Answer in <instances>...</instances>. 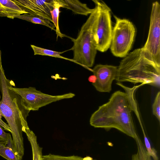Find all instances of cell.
I'll list each match as a JSON object with an SVG mask.
<instances>
[{
  "label": "cell",
  "mask_w": 160,
  "mask_h": 160,
  "mask_svg": "<svg viewBox=\"0 0 160 160\" xmlns=\"http://www.w3.org/2000/svg\"><path fill=\"white\" fill-rule=\"evenodd\" d=\"M12 86H15L14 83L11 80L9 88L20 96L22 105L30 111L38 110L40 108L52 102L75 96L74 93L71 92L53 96L43 93L33 87L19 88L13 87Z\"/></svg>",
  "instance_id": "obj_7"
},
{
  "label": "cell",
  "mask_w": 160,
  "mask_h": 160,
  "mask_svg": "<svg viewBox=\"0 0 160 160\" xmlns=\"http://www.w3.org/2000/svg\"><path fill=\"white\" fill-rule=\"evenodd\" d=\"M115 23L112 28L110 48L115 56L124 58L129 53L133 43L136 30L132 22L114 15Z\"/></svg>",
  "instance_id": "obj_6"
},
{
  "label": "cell",
  "mask_w": 160,
  "mask_h": 160,
  "mask_svg": "<svg viewBox=\"0 0 160 160\" xmlns=\"http://www.w3.org/2000/svg\"><path fill=\"white\" fill-rule=\"evenodd\" d=\"M12 142V138L10 133L4 131L3 128L0 125V142Z\"/></svg>",
  "instance_id": "obj_22"
},
{
  "label": "cell",
  "mask_w": 160,
  "mask_h": 160,
  "mask_svg": "<svg viewBox=\"0 0 160 160\" xmlns=\"http://www.w3.org/2000/svg\"><path fill=\"white\" fill-rule=\"evenodd\" d=\"M0 125L2 127L4 130L11 132V130L8 124L4 122L1 119H0Z\"/></svg>",
  "instance_id": "obj_23"
},
{
  "label": "cell",
  "mask_w": 160,
  "mask_h": 160,
  "mask_svg": "<svg viewBox=\"0 0 160 160\" xmlns=\"http://www.w3.org/2000/svg\"><path fill=\"white\" fill-rule=\"evenodd\" d=\"M142 48L160 67V5L158 1L152 3L148 36Z\"/></svg>",
  "instance_id": "obj_8"
},
{
  "label": "cell",
  "mask_w": 160,
  "mask_h": 160,
  "mask_svg": "<svg viewBox=\"0 0 160 160\" xmlns=\"http://www.w3.org/2000/svg\"><path fill=\"white\" fill-rule=\"evenodd\" d=\"M88 81L92 83H94L96 82L97 80V78L94 75L90 76L88 78Z\"/></svg>",
  "instance_id": "obj_24"
},
{
  "label": "cell",
  "mask_w": 160,
  "mask_h": 160,
  "mask_svg": "<svg viewBox=\"0 0 160 160\" xmlns=\"http://www.w3.org/2000/svg\"><path fill=\"white\" fill-rule=\"evenodd\" d=\"M23 132L26 133L31 144L32 153V160H41L42 156V149L38 142L36 136L29 128L24 129Z\"/></svg>",
  "instance_id": "obj_13"
},
{
  "label": "cell",
  "mask_w": 160,
  "mask_h": 160,
  "mask_svg": "<svg viewBox=\"0 0 160 160\" xmlns=\"http://www.w3.org/2000/svg\"><path fill=\"white\" fill-rule=\"evenodd\" d=\"M9 143L7 142H0V147L1 146H6Z\"/></svg>",
  "instance_id": "obj_25"
},
{
  "label": "cell",
  "mask_w": 160,
  "mask_h": 160,
  "mask_svg": "<svg viewBox=\"0 0 160 160\" xmlns=\"http://www.w3.org/2000/svg\"><path fill=\"white\" fill-rule=\"evenodd\" d=\"M117 84L124 88L125 92H114L108 102L99 106L92 115L90 124L96 128L116 129L134 139L137 134L131 112L137 111L134 93L138 86L129 88L121 83Z\"/></svg>",
  "instance_id": "obj_1"
},
{
  "label": "cell",
  "mask_w": 160,
  "mask_h": 160,
  "mask_svg": "<svg viewBox=\"0 0 160 160\" xmlns=\"http://www.w3.org/2000/svg\"><path fill=\"white\" fill-rule=\"evenodd\" d=\"M13 18H17L33 23L43 25L48 27L51 30H54L56 31V29H55V27L53 24L48 20L38 16L28 13H24L19 15L15 16Z\"/></svg>",
  "instance_id": "obj_15"
},
{
  "label": "cell",
  "mask_w": 160,
  "mask_h": 160,
  "mask_svg": "<svg viewBox=\"0 0 160 160\" xmlns=\"http://www.w3.org/2000/svg\"><path fill=\"white\" fill-rule=\"evenodd\" d=\"M153 113L160 121V92L159 91L155 97L152 106Z\"/></svg>",
  "instance_id": "obj_21"
},
{
  "label": "cell",
  "mask_w": 160,
  "mask_h": 160,
  "mask_svg": "<svg viewBox=\"0 0 160 160\" xmlns=\"http://www.w3.org/2000/svg\"><path fill=\"white\" fill-rule=\"evenodd\" d=\"M24 13H27L13 0H0V17L13 19L15 16Z\"/></svg>",
  "instance_id": "obj_11"
},
{
  "label": "cell",
  "mask_w": 160,
  "mask_h": 160,
  "mask_svg": "<svg viewBox=\"0 0 160 160\" xmlns=\"http://www.w3.org/2000/svg\"><path fill=\"white\" fill-rule=\"evenodd\" d=\"M142 128L143 134L144 145L153 160H159L156 150L151 147L143 128Z\"/></svg>",
  "instance_id": "obj_20"
},
{
  "label": "cell",
  "mask_w": 160,
  "mask_h": 160,
  "mask_svg": "<svg viewBox=\"0 0 160 160\" xmlns=\"http://www.w3.org/2000/svg\"><path fill=\"white\" fill-rule=\"evenodd\" d=\"M0 155L8 160H18L12 148L7 146L0 147Z\"/></svg>",
  "instance_id": "obj_19"
},
{
  "label": "cell",
  "mask_w": 160,
  "mask_h": 160,
  "mask_svg": "<svg viewBox=\"0 0 160 160\" xmlns=\"http://www.w3.org/2000/svg\"><path fill=\"white\" fill-rule=\"evenodd\" d=\"M63 6L62 0H54L53 8L50 11L52 23L56 28V32L57 38L58 37L62 38L66 36L61 32L58 24L59 14L60 12V8H62Z\"/></svg>",
  "instance_id": "obj_14"
},
{
  "label": "cell",
  "mask_w": 160,
  "mask_h": 160,
  "mask_svg": "<svg viewBox=\"0 0 160 160\" xmlns=\"http://www.w3.org/2000/svg\"><path fill=\"white\" fill-rule=\"evenodd\" d=\"M95 5L93 12L81 27L77 38H71L73 43L71 49L73 52L72 59L77 64L86 68L93 66L97 51L93 32L98 13L97 7Z\"/></svg>",
  "instance_id": "obj_4"
},
{
  "label": "cell",
  "mask_w": 160,
  "mask_h": 160,
  "mask_svg": "<svg viewBox=\"0 0 160 160\" xmlns=\"http://www.w3.org/2000/svg\"><path fill=\"white\" fill-rule=\"evenodd\" d=\"M118 67L116 79L117 83H141L160 87V67L142 48L135 49L129 53L121 61Z\"/></svg>",
  "instance_id": "obj_3"
},
{
  "label": "cell",
  "mask_w": 160,
  "mask_h": 160,
  "mask_svg": "<svg viewBox=\"0 0 160 160\" xmlns=\"http://www.w3.org/2000/svg\"><path fill=\"white\" fill-rule=\"evenodd\" d=\"M92 1L98 8L93 29L95 44L97 50L104 52L110 48L111 42L113 28L111 10L102 0Z\"/></svg>",
  "instance_id": "obj_5"
},
{
  "label": "cell",
  "mask_w": 160,
  "mask_h": 160,
  "mask_svg": "<svg viewBox=\"0 0 160 160\" xmlns=\"http://www.w3.org/2000/svg\"><path fill=\"white\" fill-rule=\"evenodd\" d=\"M118 67L108 65L98 64L92 70L97 78L96 82L92 83L96 90L100 92H110L112 84L116 80Z\"/></svg>",
  "instance_id": "obj_9"
},
{
  "label": "cell",
  "mask_w": 160,
  "mask_h": 160,
  "mask_svg": "<svg viewBox=\"0 0 160 160\" xmlns=\"http://www.w3.org/2000/svg\"><path fill=\"white\" fill-rule=\"evenodd\" d=\"M63 8L71 10L74 13L87 16L91 14L93 10L90 9L87 5L79 1L75 0H62Z\"/></svg>",
  "instance_id": "obj_12"
},
{
  "label": "cell",
  "mask_w": 160,
  "mask_h": 160,
  "mask_svg": "<svg viewBox=\"0 0 160 160\" xmlns=\"http://www.w3.org/2000/svg\"><path fill=\"white\" fill-rule=\"evenodd\" d=\"M27 13L38 16L52 23L50 11L53 8L54 0H13Z\"/></svg>",
  "instance_id": "obj_10"
},
{
  "label": "cell",
  "mask_w": 160,
  "mask_h": 160,
  "mask_svg": "<svg viewBox=\"0 0 160 160\" xmlns=\"http://www.w3.org/2000/svg\"><path fill=\"white\" fill-rule=\"evenodd\" d=\"M31 46L34 51V55H39L43 56H48L64 59L76 63L72 59L67 58L60 55V54L64 52H59L46 49L33 45H31Z\"/></svg>",
  "instance_id": "obj_17"
},
{
  "label": "cell",
  "mask_w": 160,
  "mask_h": 160,
  "mask_svg": "<svg viewBox=\"0 0 160 160\" xmlns=\"http://www.w3.org/2000/svg\"><path fill=\"white\" fill-rule=\"evenodd\" d=\"M134 139L137 150V152L132 155L131 160H153L147 150L144 144L137 134Z\"/></svg>",
  "instance_id": "obj_16"
},
{
  "label": "cell",
  "mask_w": 160,
  "mask_h": 160,
  "mask_svg": "<svg viewBox=\"0 0 160 160\" xmlns=\"http://www.w3.org/2000/svg\"><path fill=\"white\" fill-rule=\"evenodd\" d=\"M2 116L1 113V112H0V119H1L2 118Z\"/></svg>",
  "instance_id": "obj_26"
},
{
  "label": "cell",
  "mask_w": 160,
  "mask_h": 160,
  "mask_svg": "<svg viewBox=\"0 0 160 160\" xmlns=\"http://www.w3.org/2000/svg\"><path fill=\"white\" fill-rule=\"evenodd\" d=\"M10 81L5 75L0 50V90L2 94L0 112L11 130L12 150L18 160H22L24 151L22 132L24 129L29 128L27 118L30 111L22 105L20 96L9 88Z\"/></svg>",
  "instance_id": "obj_2"
},
{
  "label": "cell",
  "mask_w": 160,
  "mask_h": 160,
  "mask_svg": "<svg viewBox=\"0 0 160 160\" xmlns=\"http://www.w3.org/2000/svg\"><path fill=\"white\" fill-rule=\"evenodd\" d=\"M41 160H96L91 157L87 156L82 157L77 155L64 156L49 154L42 155Z\"/></svg>",
  "instance_id": "obj_18"
}]
</instances>
